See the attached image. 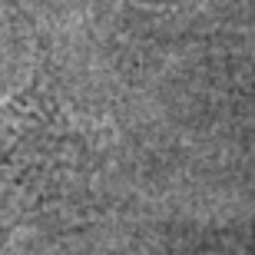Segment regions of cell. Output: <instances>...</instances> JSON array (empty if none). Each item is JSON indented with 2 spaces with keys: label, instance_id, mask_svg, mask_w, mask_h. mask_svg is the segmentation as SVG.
<instances>
[{
  "label": "cell",
  "instance_id": "1",
  "mask_svg": "<svg viewBox=\"0 0 255 255\" xmlns=\"http://www.w3.org/2000/svg\"><path fill=\"white\" fill-rule=\"evenodd\" d=\"M103 166V132L76 116L40 63L0 100V252L20 229L83 199Z\"/></svg>",
  "mask_w": 255,
  "mask_h": 255
}]
</instances>
